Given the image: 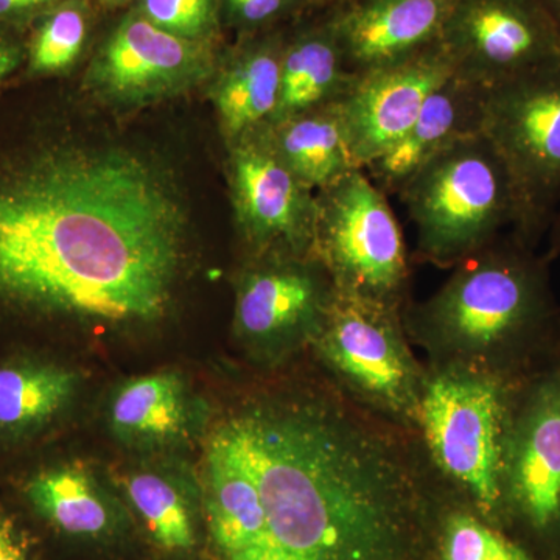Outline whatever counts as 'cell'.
<instances>
[{
	"label": "cell",
	"instance_id": "1",
	"mask_svg": "<svg viewBox=\"0 0 560 560\" xmlns=\"http://www.w3.org/2000/svg\"><path fill=\"white\" fill-rule=\"evenodd\" d=\"M438 492L418 434L364 410L326 374L243 397L202 455L219 560H408Z\"/></svg>",
	"mask_w": 560,
	"mask_h": 560
},
{
	"label": "cell",
	"instance_id": "2",
	"mask_svg": "<svg viewBox=\"0 0 560 560\" xmlns=\"http://www.w3.org/2000/svg\"><path fill=\"white\" fill-rule=\"evenodd\" d=\"M186 217L154 165L121 149L47 145L0 165V304L138 324L171 307Z\"/></svg>",
	"mask_w": 560,
	"mask_h": 560
},
{
	"label": "cell",
	"instance_id": "3",
	"mask_svg": "<svg viewBox=\"0 0 560 560\" xmlns=\"http://www.w3.org/2000/svg\"><path fill=\"white\" fill-rule=\"evenodd\" d=\"M550 257L508 232L453 268L429 300L410 302L404 326L427 363L521 382L560 357V304Z\"/></svg>",
	"mask_w": 560,
	"mask_h": 560
},
{
	"label": "cell",
	"instance_id": "4",
	"mask_svg": "<svg viewBox=\"0 0 560 560\" xmlns=\"http://www.w3.org/2000/svg\"><path fill=\"white\" fill-rule=\"evenodd\" d=\"M425 368L416 434L431 469L445 489L503 530L504 463L518 382L451 364Z\"/></svg>",
	"mask_w": 560,
	"mask_h": 560
},
{
	"label": "cell",
	"instance_id": "5",
	"mask_svg": "<svg viewBox=\"0 0 560 560\" xmlns=\"http://www.w3.org/2000/svg\"><path fill=\"white\" fill-rule=\"evenodd\" d=\"M400 200L416 228V257L455 268L514 230V187L482 132L453 143L420 168Z\"/></svg>",
	"mask_w": 560,
	"mask_h": 560
},
{
	"label": "cell",
	"instance_id": "6",
	"mask_svg": "<svg viewBox=\"0 0 560 560\" xmlns=\"http://www.w3.org/2000/svg\"><path fill=\"white\" fill-rule=\"evenodd\" d=\"M411 346L404 313L335 290L308 350L349 399L416 433L427 368Z\"/></svg>",
	"mask_w": 560,
	"mask_h": 560
},
{
	"label": "cell",
	"instance_id": "7",
	"mask_svg": "<svg viewBox=\"0 0 560 560\" xmlns=\"http://www.w3.org/2000/svg\"><path fill=\"white\" fill-rule=\"evenodd\" d=\"M481 132L514 187L512 234L537 249L560 205V61L486 91Z\"/></svg>",
	"mask_w": 560,
	"mask_h": 560
},
{
	"label": "cell",
	"instance_id": "8",
	"mask_svg": "<svg viewBox=\"0 0 560 560\" xmlns=\"http://www.w3.org/2000/svg\"><path fill=\"white\" fill-rule=\"evenodd\" d=\"M313 256L341 293L401 313L411 302V270L399 221L388 195L363 168L319 190Z\"/></svg>",
	"mask_w": 560,
	"mask_h": 560
},
{
	"label": "cell",
	"instance_id": "9",
	"mask_svg": "<svg viewBox=\"0 0 560 560\" xmlns=\"http://www.w3.org/2000/svg\"><path fill=\"white\" fill-rule=\"evenodd\" d=\"M503 530L539 560H560V357L517 383Z\"/></svg>",
	"mask_w": 560,
	"mask_h": 560
},
{
	"label": "cell",
	"instance_id": "10",
	"mask_svg": "<svg viewBox=\"0 0 560 560\" xmlns=\"http://www.w3.org/2000/svg\"><path fill=\"white\" fill-rule=\"evenodd\" d=\"M254 257L238 282L234 334L254 364L278 371L311 349L335 285L313 254Z\"/></svg>",
	"mask_w": 560,
	"mask_h": 560
},
{
	"label": "cell",
	"instance_id": "11",
	"mask_svg": "<svg viewBox=\"0 0 560 560\" xmlns=\"http://www.w3.org/2000/svg\"><path fill=\"white\" fill-rule=\"evenodd\" d=\"M456 75L485 91L560 61V35L539 0H456L442 32Z\"/></svg>",
	"mask_w": 560,
	"mask_h": 560
},
{
	"label": "cell",
	"instance_id": "12",
	"mask_svg": "<svg viewBox=\"0 0 560 560\" xmlns=\"http://www.w3.org/2000/svg\"><path fill=\"white\" fill-rule=\"evenodd\" d=\"M232 198L254 256L313 254L316 198L272 150L268 127L235 143Z\"/></svg>",
	"mask_w": 560,
	"mask_h": 560
},
{
	"label": "cell",
	"instance_id": "13",
	"mask_svg": "<svg viewBox=\"0 0 560 560\" xmlns=\"http://www.w3.org/2000/svg\"><path fill=\"white\" fill-rule=\"evenodd\" d=\"M208 43L162 31L132 13L114 28L92 65L90 80L103 97L139 103L175 94L208 75Z\"/></svg>",
	"mask_w": 560,
	"mask_h": 560
},
{
	"label": "cell",
	"instance_id": "14",
	"mask_svg": "<svg viewBox=\"0 0 560 560\" xmlns=\"http://www.w3.org/2000/svg\"><path fill=\"white\" fill-rule=\"evenodd\" d=\"M453 73L451 57L438 44L410 60L355 79L340 113L357 165L366 168L396 145L430 95Z\"/></svg>",
	"mask_w": 560,
	"mask_h": 560
},
{
	"label": "cell",
	"instance_id": "15",
	"mask_svg": "<svg viewBox=\"0 0 560 560\" xmlns=\"http://www.w3.org/2000/svg\"><path fill=\"white\" fill-rule=\"evenodd\" d=\"M456 0H331L335 31L353 79L441 44Z\"/></svg>",
	"mask_w": 560,
	"mask_h": 560
},
{
	"label": "cell",
	"instance_id": "16",
	"mask_svg": "<svg viewBox=\"0 0 560 560\" xmlns=\"http://www.w3.org/2000/svg\"><path fill=\"white\" fill-rule=\"evenodd\" d=\"M485 95L482 88L453 73L430 95L399 142L363 171L383 194L399 195L438 154L481 132Z\"/></svg>",
	"mask_w": 560,
	"mask_h": 560
},
{
	"label": "cell",
	"instance_id": "17",
	"mask_svg": "<svg viewBox=\"0 0 560 560\" xmlns=\"http://www.w3.org/2000/svg\"><path fill=\"white\" fill-rule=\"evenodd\" d=\"M201 422L200 400L178 371H158L130 378L110 397V433L136 451L178 447L197 433Z\"/></svg>",
	"mask_w": 560,
	"mask_h": 560
},
{
	"label": "cell",
	"instance_id": "18",
	"mask_svg": "<svg viewBox=\"0 0 560 560\" xmlns=\"http://www.w3.org/2000/svg\"><path fill=\"white\" fill-rule=\"evenodd\" d=\"M335 31L331 0L323 18L285 39L280 65V92L276 121L340 105L352 88Z\"/></svg>",
	"mask_w": 560,
	"mask_h": 560
},
{
	"label": "cell",
	"instance_id": "19",
	"mask_svg": "<svg viewBox=\"0 0 560 560\" xmlns=\"http://www.w3.org/2000/svg\"><path fill=\"white\" fill-rule=\"evenodd\" d=\"M25 499L55 529L79 539H103L120 523L116 501L80 463L47 467L25 482Z\"/></svg>",
	"mask_w": 560,
	"mask_h": 560
},
{
	"label": "cell",
	"instance_id": "20",
	"mask_svg": "<svg viewBox=\"0 0 560 560\" xmlns=\"http://www.w3.org/2000/svg\"><path fill=\"white\" fill-rule=\"evenodd\" d=\"M283 44L285 39L279 35L249 40L221 75L215 103L223 130L231 139L238 142L275 119Z\"/></svg>",
	"mask_w": 560,
	"mask_h": 560
},
{
	"label": "cell",
	"instance_id": "21",
	"mask_svg": "<svg viewBox=\"0 0 560 560\" xmlns=\"http://www.w3.org/2000/svg\"><path fill=\"white\" fill-rule=\"evenodd\" d=\"M272 150L311 190H324L359 171L346 138L340 105L268 125Z\"/></svg>",
	"mask_w": 560,
	"mask_h": 560
},
{
	"label": "cell",
	"instance_id": "22",
	"mask_svg": "<svg viewBox=\"0 0 560 560\" xmlns=\"http://www.w3.org/2000/svg\"><path fill=\"white\" fill-rule=\"evenodd\" d=\"M79 389V374L61 364H0V436L24 440L46 429L68 410Z\"/></svg>",
	"mask_w": 560,
	"mask_h": 560
},
{
	"label": "cell",
	"instance_id": "23",
	"mask_svg": "<svg viewBox=\"0 0 560 560\" xmlns=\"http://www.w3.org/2000/svg\"><path fill=\"white\" fill-rule=\"evenodd\" d=\"M121 488L161 550L173 555L194 550L197 508L183 475L168 467H136L121 477Z\"/></svg>",
	"mask_w": 560,
	"mask_h": 560
},
{
	"label": "cell",
	"instance_id": "24",
	"mask_svg": "<svg viewBox=\"0 0 560 560\" xmlns=\"http://www.w3.org/2000/svg\"><path fill=\"white\" fill-rule=\"evenodd\" d=\"M456 503L442 514L438 530L440 560H539L490 525L453 493Z\"/></svg>",
	"mask_w": 560,
	"mask_h": 560
},
{
	"label": "cell",
	"instance_id": "25",
	"mask_svg": "<svg viewBox=\"0 0 560 560\" xmlns=\"http://www.w3.org/2000/svg\"><path fill=\"white\" fill-rule=\"evenodd\" d=\"M90 22L80 2L61 3L51 10L33 36L28 49V70L33 75L62 72L83 50Z\"/></svg>",
	"mask_w": 560,
	"mask_h": 560
},
{
	"label": "cell",
	"instance_id": "26",
	"mask_svg": "<svg viewBox=\"0 0 560 560\" xmlns=\"http://www.w3.org/2000/svg\"><path fill=\"white\" fill-rule=\"evenodd\" d=\"M139 11L162 31L202 43L219 25L217 0H142Z\"/></svg>",
	"mask_w": 560,
	"mask_h": 560
},
{
	"label": "cell",
	"instance_id": "27",
	"mask_svg": "<svg viewBox=\"0 0 560 560\" xmlns=\"http://www.w3.org/2000/svg\"><path fill=\"white\" fill-rule=\"evenodd\" d=\"M313 0H226L232 21L249 32L265 31ZM329 2V0H323Z\"/></svg>",
	"mask_w": 560,
	"mask_h": 560
},
{
	"label": "cell",
	"instance_id": "28",
	"mask_svg": "<svg viewBox=\"0 0 560 560\" xmlns=\"http://www.w3.org/2000/svg\"><path fill=\"white\" fill-rule=\"evenodd\" d=\"M0 560H31V545L24 530L0 511Z\"/></svg>",
	"mask_w": 560,
	"mask_h": 560
},
{
	"label": "cell",
	"instance_id": "29",
	"mask_svg": "<svg viewBox=\"0 0 560 560\" xmlns=\"http://www.w3.org/2000/svg\"><path fill=\"white\" fill-rule=\"evenodd\" d=\"M58 0H0V21H18L46 9H55Z\"/></svg>",
	"mask_w": 560,
	"mask_h": 560
},
{
	"label": "cell",
	"instance_id": "30",
	"mask_svg": "<svg viewBox=\"0 0 560 560\" xmlns=\"http://www.w3.org/2000/svg\"><path fill=\"white\" fill-rule=\"evenodd\" d=\"M24 61V49L13 36L0 28V83L16 72Z\"/></svg>",
	"mask_w": 560,
	"mask_h": 560
},
{
	"label": "cell",
	"instance_id": "31",
	"mask_svg": "<svg viewBox=\"0 0 560 560\" xmlns=\"http://www.w3.org/2000/svg\"><path fill=\"white\" fill-rule=\"evenodd\" d=\"M548 235H550V245H548V253L545 254H547L551 260H555L560 257V205L558 210H556L555 219L551 221Z\"/></svg>",
	"mask_w": 560,
	"mask_h": 560
},
{
	"label": "cell",
	"instance_id": "32",
	"mask_svg": "<svg viewBox=\"0 0 560 560\" xmlns=\"http://www.w3.org/2000/svg\"><path fill=\"white\" fill-rule=\"evenodd\" d=\"M540 5L547 11L548 16L555 24L556 31L560 35V0H539Z\"/></svg>",
	"mask_w": 560,
	"mask_h": 560
},
{
	"label": "cell",
	"instance_id": "33",
	"mask_svg": "<svg viewBox=\"0 0 560 560\" xmlns=\"http://www.w3.org/2000/svg\"><path fill=\"white\" fill-rule=\"evenodd\" d=\"M105 2H119V0H105Z\"/></svg>",
	"mask_w": 560,
	"mask_h": 560
}]
</instances>
